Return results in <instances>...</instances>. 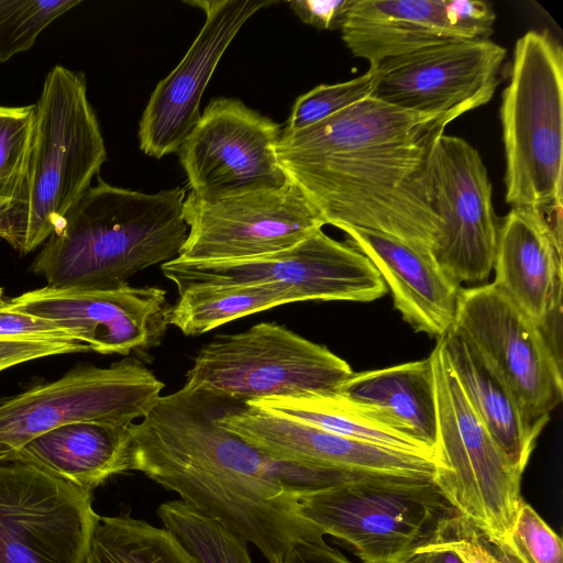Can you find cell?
<instances>
[{
  "mask_svg": "<svg viewBox=\"0 0 563 563\" xmlns=\"http://www.w3.org/2000/svg\"><path fill=\"white\" fill-rule=\"evenodd\" d=\"M187 238L177 257L234 262L287 250L325 225L290 180L279 189L218 199L190 192L183 203Z\"/></svg>",
  "mask_w": 563,
  "mask_h": 563,
  "instance_id": "cell-12",
  "label": "cell"
},
{
  "mask_svg": "<svg viewBox=\"0 0 563 563\" xmlns=\"http://www.w3.org/2000/svg\"><path fill=\"white\" fill-rule=\"evenodd\" d=\"M375 69L347 81L319 85L295 101L283 132H295L320 122L368 97L375 84Z\"/></svg>",
  "mask_w": 563,
  "mask_h": 563,
  "instance_id": "cell-32",
  "label": "cell"
},
{
  "mask_svg": "<svg viewBox=\"0 0 563 563\" xmlns=\"http://www.w3.org/2000/svg\"><path fill=\"white\" fill-rule=\"evenodd\" d=\"M284 563H353L324 540L305 541L295 547Z\"/></svg>",
  "mask_w": 563,
  "mask_h": 563,
  "instance_id": "cell-39",
  "label": "cell"
},
{
  "mask_svg": "<svg viewBox=\"0 0 563 563\" xmlns=\"http://www.w3.org/2000/svg\"><path fill=\"white\" fill-rule=\"evenodd\" d=\"M8 300L9 299L4 297L3 289L0 288V308H3L7 305Z\"/></svg>",
  "mask_w": 563,
  "mask_h": 563,
  "instance_id": "cell-42",
  "label": "cell"
},
{
  "mask_svg": "<svg viewBox=\"0 0 563 563\" xmlns=\"http://www.w3.org/2000/svg\"><path fill=\"white\" fill-rule=\"evenodd\" d=\"M165 387L136 358L80 365L62 377L0 398V463L33 439L74 422L129 426L148 415Z\"/></svg>",
  "mask_w": 563,
  "mask_h": 563,
  "instance_id": "cell-10",
  "label": "cell"
},
{
  "mask_svg": "<svg viewBox=\"0 0 563 563\" xmlns=\"http://www.w3.org/2000/svg\"><path fill=\"white\" fill-rule=\"evenodd\" d=\"M80 0H0V63L29 51L53 21Z\"/></svg>",
  "mask_w": 563,
  "mask_h": 563,
  "instance_id": "cell-31",
  "label": "cell"
},
{
  "mask_svg": "<svg viewBox=\"0 0 563 563\" xmlns=\"http://www.w3.org/2000/svg\"><path fill=\"white\" fill-rule=\"evenodd\" d=\"M438 410L434 484L456 514L492 543H504L522 498L516 467L468 404L440 340L430 354Z\"/></svg>",
  "mask_w": 563,
  "mask_h": 563,
  "instance_id": "cell-6",
  "label": "cell"
},
{
  "mask_svg": "<svg viewBox=\"0 0 563 563\" xmlns=\"http://www.w3.org/2000/svg\"><path fill=\"white\" fill-rule=\"evenodd\" d=\"M178 294L196 286L273 285L306 300L367 302L383 297L387 286L371 261L347 242L322 229L298 244L269 255L234 262H186L161 265Z\"/></svg>",
  "mask_w": 563,
  "mask_h": 563,
  "instance_id": "cell-11",
  "label": "cell"
},
{
  "mask_svg": "<svg viewBox=\"0 0 563 563\" xmlns=\"http://www.w3.org/2000/svg\"><path fill=\"white\" fill-rule=\"evenodd\" d=\"M178 295L169 308L168 321L186 335L202 334L249 314L303 301L292 290L257 284L196 286Z\"/></svg>",
  "mask_w": 563,
  "mask_h": 563,
  "instance_id": "cell-26",
  "label": "cell"
},
{
  "mask_svg": "<svg viewBox=\"0 0 563 563\" xmlns=\"http://www.w3.org/2000/svg\"><path fill=\"white\" fill-rule=\"evenodd\" d=\"M130 452L129 426L74 422L33 439L14 461L92 492L110 477L130 471Z\"/></svg>",
  "mask_w": 563,
  "mask_h": 563,
  "instance_id": "cell-24",
  "label": "cell"
},
{
  "mask_svg": "<svg viewBox=\"0 0 563 563\" xmlns=\"http://www.w3.org/2000/svg\"><path fill=\"white\" fill-rule=\"evenodd\" d=\"M340 230L378 271L411 328L437 340L451 331L463 287L441 268L430 249L368 229Z\"/></svg>",
  "mask_w": 563,
  "mask_h": 563,
  "instance_id": "cell-21",
  "label": "cell"
},
{
  "mask_svg": "<svg viewBox=\"0 0 563 563\" xmlns=\"http://www.w3.org/2000/svg\"><path fill=\"white\" fill-rule=\"evenodd\" d=\"M353 374L327 346L276 322L220 333L203 345L185 387L245 404L272 397L338 394Z\"/></svg>",
  "mask_w": 563,
  "mask_h": 563,
  "instance_id": "cell-7",
  "label": "cell"
},
{
  "mask_svg": "<svg viewBox=\"0 0 563 563\" xmlns=\"http://www.w3.org/2000/svg\"><path fill=\"white\" fill-rule=\"evenodd\" d=\"M84 563H201L166 528L131 517L99 516Z\"/></svg>",
  "mask_w": 563,
  "mask_h": 563,
  "instance_id": "cell-28",
  "label": "cell"
},
{
  "mask_svg": "<svg viewBox=\"0 0 563 563\" xmlns=\"http://www.w3.org/2000/svg\"><path fill=\"white\" fill-rule=\"evenodd\" d=\"M495 287L561 353L562 213L516 207L498 227Z\"/></svg>",
  "mask_w": 563,
  "mask_h": 563,
  "instance_id": "cell-20",
  "label": "cell"
},
{
  "mask_svg": "<svg viewBox=\"0 0 563 563\" xmlns=\"http://www.w3.org/2000/svg\"><path fill=\"white\" fill-rule=\"evenodd\" d=\"M437 536L462 563H501L488 541L456 511L442 521Z\"/></svg>",
  "mask_w": 563,
  "mask_h": 563,
  "instance_id": "cell-34",
  "label": "cell"
},
{
  "mask_svg": "<svg viewBox=\"0 0 563 563\" xmlns=\"http://www.w3.org/2000/svg\"><path fill=\"white\" fill-rule=\"evenodd\" d=\"M500 119L507 203L562 213L563 51L548 31L516 42Z\"/></svg>",
  "mask_w": 563,
  "mask_h": 563,
  "instance_id": "cell-5",
  "label": "cell"
},
{
  "mask_svg": "<svg viewBox=\"0 0 563 563\" xmlns=\"http://www.w3.org/2000/svg\"><path fill=\"white\" fill-rule=\"evenodd\" d=\"M339 394L366 417L433 453L438 410L430 355L382 369L353 373Z\"/></svg>",
  "mask_w": 563,
  "mask_h": 563,
  "instance_id": "cell-23",
  "label": "cell"
},
{
  "mask_svg": "<svg viewBox=\"0 0 563 563\" xmlns=\"http://www.w3.org/2000/svg\"><path fill=\"white\" fill-rule=\"evenodd\" d=\"M504 544L520 563H563L561 538L523 500Z\"/></svg>",
  "mask_w": 563,
  "mask_h": 563,
  "instance_id": "cell-33",
  "label": "cell"
},
{
  "mask_svg": "<svg viewBox=\"0 0 563 563\" xmlns=\"http://www.w3.org/2000/svg\"><path fill=\"white\" fill-rule=\"evenodd\" d=\"M179 187L145 194L101 178L51 234L32 271L52 288L113 289L178 256L187 238Z\"/></svg>",
  "mask_w": 563,
  "mask_h": 563,
  "instance_id": "cell-3",
  "label": "cell"
},
{
  "mask_svg": "<svg viewBox=\"0 0 563 563\" xmlns=\"http://www.w3.org/2000/svg\"><path fill=\"white\" fill-rule=\"evenodd\" d=\"M440 527V526H439ZM398 563H462L454 552L446 549L434 536L423 544L417 547Z\"/></svg>",
  "mask_w": 563,
  "mask_h": 563,
  "instance_id": "cell-40",
  "label": "cell"
},
{
  "mask_svg": "<svg viewBox=\"0 0 563 563\" xmlns=\"http://www.w3.org/2000/svg\"><path fill=\"white\" fill-rule=\"evenodd\" d=\"M245 404L277 412L331 433L433 460V453L430 450L366 417L339 393L272 397Z\"/></svg>",
  "mask_w": 563,
  "mask_h": 563,
  "instance_id": "cell-27",
  "label": "cell"
},
{
  "mask_svg": "<svg viewBox=\"0 0 563 563\" xmlns=\"http://www.w3.org/2000/svg\"><path fill=\"white\" fill-rule=\"evenodd\" d=\"M98 517L91 490L0 463V563H84Z\"/></svg>",
  "mask_w": 563,
  "mask_h": 563,
  "instance_id": "cell-13",
  "label": "cell"
},
{
  "mask_svg": "<svg viewBox=\"0 0 563 563\" xmlns=\"http://www.w3.org/2000/svg\"><path fill=\"white\" fill-rule=\"evenodd\" d=\"M506 54L486 38L446 41L388 58L374 67L371 97L453 121L492 100Z\"/></svg>",
  "mask_w": 563,
  "mask_h": 563,
  "instance_id": "cell-16",
  "label": "cell"
},
{
  "mask_svg": "<svg viewBox=\"0 0 563 563\" xmlns=\"http://www.w3.org/2000/svg\"><path fill=\"white\" fill-rule=\"evenodd\" d=\"M0 338L82 342L75 331L52 320L3 308H0Z\"/></svg>",
  "mask_w": 563,
  "mask_h": 563,
  "instance_id": "cell-36",
  "label": "cell"
},
{
  "mask_svg": "<svg viewBox=\"0 0 563 563\" xmlns=\"http://www.w3.org/2000/svg\"><path fill=\"white\" fill-rule=\"evenodd\" d=\"M488 543L501 563H520L504 543Z\"/></svg>",
  "mask_w": 563,
  "mask_h": 563,
  "instance_id": "cell-41",
  "label": "cell"
},
{
  "mask_svg": "<svg viewBox=\"0 0 563 563\" xmlns=\"http://www.w3.org/2000/svg\"><path fill=\"white\" fill-rule=\"evenodd\" d=\"M221 405L185 386L161 396L147 416L129 424L130 471L176 493L255 545L268 563H284L298 544L323 540L298 514V496L364 475L276 461L218 421Z\"/></svg>",
  "mask_w": 563,
  "mask_h": 563,
  "instance_id": "cell-1",
  "label": "cell"
},
{
  "mask_svg": "<svg viewBox=\"0 0 563 563\" xmlns=\"http://www.w3.org/2000/svg\"><path fill=\"white\" fill-rule=\"evenodd\" d=\"M451 121L368 97L305 129L282 131L277 158L325 224L378 231L432 251L440 218L427 166Z\"/></svg>",
  "mask_w": 563,
  "mask_h": 563,
  "instance_id": "cell-2",
  "label": "cell"
},
{
  "mask_svg": "<svg viewBox=\"0 0 563 563\" xmlns=\"http://www.w3.org/2000/svg\"><path fill=\"white\" fill-rule=\"evenodd\" d=\"M280 132L239 99H212L177 151L190 192L218 199L287 185L276 152Z\"/></svg>",
  "mask_w": 563,
  "mask_h": 563,
  "instance_id": "cell-14",
  "label": "cell"
},
{
  "mask_svg": "<svg viewBox=\"0 0 563 563\" xmlns=\"http://www.w3.org/2000/svg\"><path fill=\"white\" fill-rule=\"evenodd\" d=\"M89 351L88 344L76 340L0 338V372L32 360Z\"/></svg>",
  "mask_w": 563,
  "mask_h": 563,
  "instance_id": "cell-35",
  "label": "cell"
},
{
  "mask_svg": "<svg viewBox=\"0 0 563 563\" xmlns=\"http://www.w3.org/2000/svg\"><path fill=\"white\" fill-rule=\"evenodd\" d=\"M205 23L179 64L151 93L139 124L142 152L155 158L177 153L200 119V101L222 55L244 23L274 0H196Z\"/></svg>",
  "mask_w": 563,
  "mask_h": 563,
  "instance_id": "cell-18",
  "label": "cell"
},
{
  "mask_svg": "<svg viewBox=\"0 0 563 563\" xmlns=\"http://www.w3.org/2000/svg\"><path fill=\"white\" fill-rule=\"evenodd\" d=\"M446 18L462 40H486L494 31L496 14L481 0H445Z\"/></svg>",
  "mask_w": 563,
  "mask_h": 563,
  "instance_id": "cell-37",
  "label": "cell"
},
{
  "mask_svg": "<svg viewBox=\"0 0 563 563\" xmlns=\"http://www.w3.org/2000/svg\"><path fill=\"white\" fill-rule=\"evenodd\" d=\"M454 508L433 481L386 477L302 492L298 514L363 563H398L429 541Z\"/></svg>",
  "mask_w": 563,
  "mask_h": 563,
  "instance_id": "cell-8",
  "label": "cell"
},
{
  "mask_svg": "<svg viewBox=\"0 0 563 563\" xmlns=\"http://www.w3.org/2000/svg\"><path fill=\"white\" fill-rule=\"evenodd\" d=\"M352 55L376 67L383 60L446 41L462 40L445 0H354L341 26Z\"/></svg>",
  "mask_w": 563,
  "mask_h": 563,
  "instance_id": "cell-22",
  "label": "cell"
},
{
  "mask_svg": "<svg viewBox=\"0 0 563 563\" xmlns=\"http://www.w3.org/2000/svg\"><path fill=\"white\" fill-rule=\"evenodd\" d=\"M170 306L158 287L52 288L23 292L3 309L52 320L75 331L90 351L144 353L162 343Z\"/></svg>",
  "mask_w": 563,
  "mask_h": 563,
  "instance_id": "cell-17",
  "label": "cell"
},
{
  "mask_svg": "<svg viewBox=\"0 0 563 563\" xmlns=\"http://www.w3.org/2000/svg\"><path fill=\"white\" fill-rule=\"evenodd\" d=\"M426 176L440 218L434 258L461 286L485 280L493 269L499 224L479 153L462 137L443 133L433 145Z\"/></svg>",
  "mask_w": 563,
  "mask_h": 563,
  "instance_id": "cell-15",
  "label": "cell"
},
{
  "mask_svg": "<svg viewBox=\"0 0 563 563\" xmlns=\"http://www.w3.org/2000/svg\"><path fill=\"white\" fill-rule=\"evenodd\" d=\"M439 340L468 404L511 463L523 472L536 442L527 433L516 401L465 342L450 332Z\"/></svg>",
  "mask_w": 563,
  "mask_h": 563,
  "instance_id": "cell-25",
  "label": "cell"
},
{
  "mask_svg": "<svg viewBox=\"0 0 563 563\" xmlns=\"http://www.w3.org/2000/svg\"><path fill=\"white\" fill-rule=\"evenodd\" d=\"M107 159L86 76L54 66L35 103V125L21 194L0 239L27 254L57 231Z\"/></svg>",
  "mask_w": 563,
  "mask_h": 563,
  "instance_id": "cell-4",
  "label": "cell"
},
{
  "mask_svg": "<svg viewBox=\"0 0 563 563\" xmlns=\"http://www.w3.org/2000/svg\"><path fill=\"white\" fill-rule=\"evenodd\" d=\"M450 333L508 390L536 442L563 397L561 353L493 283L461 289Z\"/></svg>",
  "mask_w": 563,
  "mask_h": 563,
  "instance_id": "cell-9",
  "label": "cell"
},
{
  "mask_svg": "<svg viewBox=\"0 0 563 563\" xmlns=\"http://www.w3.org/2000/svg\"><path fill=\"white\" fill-rule=\"evenodd\" d=\"M157 516L201 563H253L246 541L181 500L163 503Z\"/></svg>",
  "mask_w": 563,
  "mask_h": 563,
  "instance_id": "cell-29",
  "label": "cell"
},
{
  "mask_svg": "<svg viewBox=\"0 0 563 563\" xmlns=\"http://www.w3.org/2000/svg\"><path fill=\"white\" fill-rule=\"evenodd\" d=\"M218 421L282 463L434 482L432 459L331 433L251 404L223 400Z\"/></svg>",
  "mask_w": 563,
  "mask_h": 563,
  "instance_id": "cell-19",
  "label": "cell"
},
{
  "mask_svg": "<svg viewBox=\"0 0 563 563\" xmlns=\"http://www.w3.org/2000/svg\"><path fill=\"white\" fill-rule=\"evenodd\" d=\"M354 0H291L292 12L306 24L319 30H340Z\"/></svg>",
  "mask_w": 563,
  "mask_h": 563,
  "instance_id": "cell-38",
  "label": "cell"
},
{
  "mask_svg": "<svg viewBox=\"0 0 563 563\" xmlns=\"http://www.w3.org/2000/svg\"><path fill=\"white\" fill-rule=\"evenodd\" d=\"M35 125V104L0 106V233L25 178Z\"/></svg>",
  "mask_w": 563,
  "mask_h": 563,
  "instance_id": "cell-30",
  "label": "cell"
}]
</instances>
